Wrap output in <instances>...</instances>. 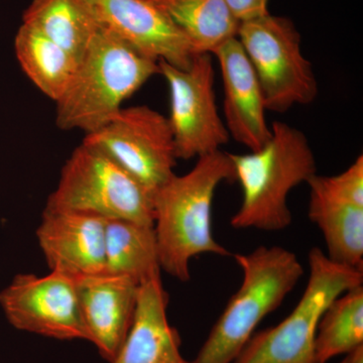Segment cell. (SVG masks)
<instances>
[{
  "label": "cell",
  "mask_w": 363,
  "mask_h": 363,
  "mask_svg": "<svg viewBox=\"0 0 363 363\" xmlns=\"http://www.w3.org/2000/svg\"><path fill=\"white\" fill-rule=\"evenodd\" d=\"M230 155L221 150L198 157L194 168L173 175L152 196L161 269L179 281L190 279L191 259L200 255L229 257L212 233V203L223 182H235Z\"/></svg>",
  "instance_id": "cell-1"
},
{
  "label": "cell",
  "mask_w": 363,
  "mask_h": 363,
  "mask_svg": "<svg viewBox=\"0 0 363 363\" xmlns=\"http://www.w3.org/2000/svg\"><path fill=\"white\" fill-rule=\"evenodd\" d=\"M156 74L159 62L100 26L56 101L57 126L86 133L99 130L123 108L124 100Z\"/></svg>",
  "instance_id": "cell-2"
},
{
  "label": "cell",
  "mask_w": 363,
  "mask_h": 363,
  "mask_svg": "<svg viewBox=\"0 0 363 363\" xmlns=\"http://www.w3.org/2000/svg\"><path fill=\"white\" fill-rule=\"evenodd\" d=\"M271 128L262 149L229 154L242 189V203L230 220L233 228L284 230L293 220L289 194L317 174L314 152L302 130L281 121Z\"/></svg>",
  "instance_id": "cell-3"
},
{
  "label": "cell",
  "mask_w": 363,
  "mask_h": 363,
  "mask_svg": "<svg viewBox=\"0 0 363 363\" xmlns=\"http://www.w3.org/2000/svg\"><path fill=\"white\" fill-rule=\"evenodd\" d=\"M234 259L242 283L191 363H233L257 325L279 308L304 274L297 255L281 247L262 245Z\"/></svg>",
  "instance_id": "cell-4"
},
{
  "label": "cell",
  "mask_w": 363,
  "mask_h": 363,
  "mask_svg": "<svg viewBox=\"0 0 363 363\" xmlns=\"http://www.w3.org/2000/svg\"><path fill=\"white\" fill-rule=\"evenodd\" d=\"M309 278L291 314L277 326L253 334L233 363H315L318 325L339 296L363 283V271L332 262L313 247L308 255Z\"/></svg>",
  "instance_id": "cell-5"
},
{
  "label": "cell",
  "mask_w": 363,
  "mask_h": 363,
  "mask_svg": "<svg viewBox=\"0 0 363 363\" xmlns=\"http://www.w3.org/2000/svg\"><path fill=\"white\" fill-rule=\"evenodd\" d=\"M45 208L154 226L152 195L116 162L85 143L74 150Z\"/></svg>",
  "instance_id": "cell-6"
},
{
  "label": "cell",
  "mask_w": 363,
  "mask_h": 363,
  "mask_svg": "<svg viewBox=\"0 0 363 363\" xmlns=\"http://www.w3.org/2000/svg\"><path fill=\"white\" fill-rule=\"evenodd\" d=\"M236 38L259 78L267 111L285 113L295 105L314 102L316 76L290 18L269 13L241 21Z\"/></svg>",
  "instance_id": "cell-7"
},
{
  "label": "cell",
  "mask_w": 363,
  "mask_h": 363,
  "mask_svg": "<svg viewBox=\"0 0 363 363\" xmlns=\"http://www.w3.org/2000/svg\"><path fill=\"white\" fill-rule=\"evenodd\" d=\"M83 143L99 150L154 196L175 175V140L169 118L147 105L121 108Z\"/></svg>",
  "instance_id": "cell-8"
},
{
  "label": "cell",
  "mask_w": 363,
  "mask_h": 363,
  "mask_svg": "<svg viewBox=\"0 0 363 363\" xmlns=\"http://www.w3.org/2000/svg\"><path fill=\"white\" fill-rule=\"evenodd\" d=\"M160 74L169 87V124L177 157H200L220 150L229 142L228 130L219 116L215 94L213 57L195 55L188 69L159 62Z\"/></svg>",
  "instance_id": "cell-9"
},
{
  "label": "cell",
  "mask_w": 363,
  "mask_h": 363,
  "mask_svg": "<svg viewBox=\"0 0 363 363\" xmlns=\"http://www.w3.org/2000/svg\"><path fill=\"white\" fill-rule=\"evenodd\" d=\"M0 307L18 330L58 340L89 341L79 304L77 281L51 271L20 274L0 292Z\"/></svg>",
  "instance_id": "cell-10"
},
{
  "label": "cell",
  "mask_w": 363,
  "mask_h": 363,
  "mask_svg": "<svg viewBox=\"0 0 363 363\" xmlns=\"http://www.w3.org/2000/svg\"><path fill=\"white\" fill-rule=\"evenodd\" d=\"M100 26L138 52L188 69L196 54L185 35L152 0H89Z\"/></svg>",
  "instance_id": "cell-11"
},
{
  "label": "cell",
  "mask_w": 363,
  "mask_h": 363,
  "mask_svg": "<svg viewBox=\"0 0 363 363\" xmlns=\"http://www.w3.org/2000/svg\"><path fill=\"white\" fill-rule=\"evenodd\" d=\"M105 226L98 215L45 208L37 238L51 271L74 279L105 274Z\"/></svg>",
  "instance_id": "cell-12"
},
{
  "label": "cell",
  "mask_w": 363,
  "mask_h": 363,
  "mask_svg": "<svg viewBox=\"0 0 363 363\" xmlns=\"http://www.w3.org/2000/svg\"><path fill=\"white\" fill-rule=\"evenodd\" d=\"M220 68L224 116L229 135L250 152L264 147L272 136L266 104L257 73L240 40L234 37L212 52Z\"/></svg>",
  "instance_id": "cell-13"
},
{
  "label": "cell",
  "mask_w": 363,
  "mask_h": 363,
  "mask_svg": "<svg viewBox=\"0 0 363 363\" xmlns=\"http://www.w3.org/2000/svg\"><path fill=\"white\" fill-rule=\"evenodd\" d=\"M79 304L89 342L109 363L116 358L135 316L140 284L101 274L76 279Z\"/></svg>",
  "instance_id": "cell-14"
},
{
  "label": "cell",
  "mask_w": 363,
  "mask_h": 363,
  "mask_svg": "<svg viewBox=\"0 0 363 363\" xmlns=\"http://www.w3.org/2000/svg\"><path fill=\"white\" fill-rule=\"evenodd\" d=\"M168 303L161 276L140 284L130 331L111 363H191L182 355L180 336L169 325Z\"/></svg>",
  "instance_id": "cell-15"
},
{
  "label": "cell",
  "mask_w": 363,
  "mask_h": 363,
  "mask_svg": "<svg viewBox=\"0 0 363 363\" xmlns=\"http://www.w3.org/2000/svg\"><path fill=\"white\" fill-rule=\"evenodd\" d=\"M310 220L320 229L326 255L336 264L363 271V207L309 188Z\"/></svg>",
  "instance_id": "cell-16"
},
{
  "label": "cell",
  "mask_w": 363,
  "mask_h": 363,
  "mask_svg": "<svg viewBox=\"0 0 363 363\" xmlns=\"http://www.w3.org/2000/svg\"><path fill=\"white\" fill-rule=\"evenodd\" d=\"M70 52L78 61L100 28L89 0H33L23 23Z\"/></svg>",
  "instance_id": "cell-17"
},
{
  "label": "cell",
  "mask_w": 363,
  "mask_h": 363,
  "mask_svg": "<svg viewBox=\"0 0 363 363\" xmlns=\"http://www.w3.org/2000/svg\"><path fill=\"white\" fill-rule=\"evenodd\" d=\"M154 226L106 219L105 274L128 277L138 284L161 276Z\"/></svg>",
  "instance_id": "cell-18"
},
{
  "label": "cell",
  "mask_w": 363,
  "mask_h": 363,
  "mask_svg": "<svg viewBox=\"0 0 363 363\" xmlns=\"http://www.w3.org/2000/svg\"><path fill=\"white\" fill-rule=\"evenodd\" d=\"M168 16L196 54H212L236 37L240 21L225 0H152Z\"/></svg>",
  "instance_id": "cell-19"
},
{
  "label": "cell",
  "mask_w": 363,
  "mask_h": 363,
  "mask_svg": "<svg viewBox=\"0 0 363 363\" xmlns=\"http://www.w3.org/2000/svg\"><path fill=\"white\" fill-rule=\"evenodd\" d=\"M16 58L33 84L55 102L65 92L79 61L70 52L25 23L14 40Z\"/></svg>",
  "instance_id": "cell-20"
},
{
  "label": "cell",
  "mask_w": 363,
  "mask_h": 363,
  "mask_svg": "<svg viewBox=\"0 0 363 363\" xmlns=\"http://www.w3.org/2000/svg\"><path fill=\"white\" fill-rule=\"evenodd\" d=\"M360 346H363L362 285L339 296L324 312L315 338V363L345 357Z\"/></svg>",
  "instance_id": "cell-21"
},
{
  "label": "cell",
  "mask_w": 363,
  "mask_h": 363,
  "mask_svg": "<svg viewBox=\"0 0 363 363\" xmlns=\"http://www.w3.org/2000/svg\"><path fill=\"white\" fill-rule=\"evenodd\" d=\"M308 186L341 201L363 207V156L357 157L350 168L339 175L327 177L315 174Z\"/></svg>",
  "instance_id": "cell-22"
},
{
  "label": "cell",
  "mask_w": 363,
  "mask_h": 363,
  "mask_svg": "<svg viewBox=\"0 0 363 363\" xmlns=\"http://www.w3.org/2000/svg\"><path fill=\"white\" fill-rule=\"evenodd\" d=\"M225 1L240 23L269 13L267 6L269 0H225Z\"/></svg>",
  "instance_id": "cell-23"
},
{
  "label": "cell",
  "mask_w": 363,
  "mask_h": 363,
  "mask_svg": "<svg viewBox=\"0 0 363 363\" xmlns=\"http://www.w3.org/2000/svg\"><path fill=\"white\" fill-rule=\"evenodd\" d=\"M351 363H363V346L351 352Z\"/></svg>",
  "instance_id": "cell-24"
},
{
  "label": "cell",
  "mask_w": 363,
  "mask_h": 363,
  "mask_svg": "<svg viewBox=\"0 0 363 363\" xmlns=\"http://www.w3.org/2000/svg\"><path fill=\"white\" fill-rule=\"evenodd\" d=\"M340 363H351V353H350V354L345 355V357L343 358L342 362Z\"/></svg>",
  "instance_id": "cell-25"
}]
</instances>
